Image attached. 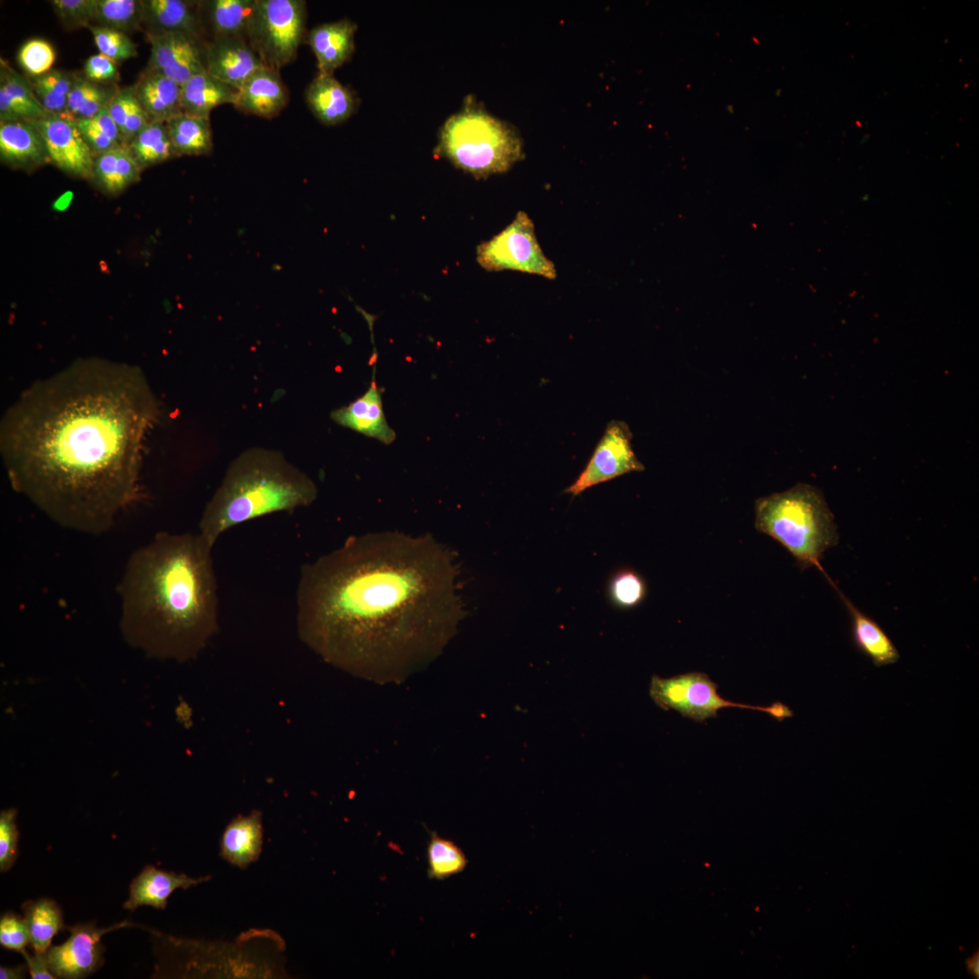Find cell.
Instances as JSON below:
<instances>
[{
  "label": "cell",
  "mask_w": 979,
  "mask_h": 979,
  "mask_svg": "<svg viewBox=\"0 0 979 979\" xmlns=\"http://www.w3.org/2000/svg\"><path fill=\"white\" fill-rule=\"evenodd\" d=\"M17 61L30 76H38L51 70L55 52L47 41L30 39L20 47Z\"/></svg>",
  "instance_id": "cell-40"
},
{
  "label": "cell",
  "mask_w": 979,
  "mask_h": 979,
  "mask_svg": "<svg viewBox=\"0 0 979 979\" xmlns=\"http://www.w3.org/2000/svg\"><path fill=\"white\" fill-rule=\"evenodd\" d=\"M331 418L343 427L374 438L384 444H391L396 438L395 431L387 423L381 392L374 382L362 396L348 405L333 411Z\"/></svg>",
  "instance_id": "cell-17"
},
{
  "label": "cell",
  "mask_w": 979,
  "mask_h": 979,
  "mask_svg": "<svg viewBox=\"0 0 979 979\" xmlns=\"http://www.w3.org/2000/svg\"><path fill=\"white\" fill-rule=\"evenodd\" d=\"M315 483L277 451L251 448L228 465L199 522L212 546L227 530L279 511H293L317 498Z\"/></svg>",
  "instance_id": "cell-4"
},
{
  "label": "cell",
  "mask_w": 979,
  "mask_h": 979,
  "mask_svg": "<svg viewBox=\"0 0 979 979\" xmlns=\"http://www.w3.org/2000/svg\"><path fill=\"white\" fill-rule=\"evenodd\" d=\"M160 414L131 366L81 362L39 380L1 421L10 484L59 526L105 533L140 494L144 444Z\"/></svg>",
  "instance_id": "cell-1"
},
{
  "label": "cell",
  "mask_w": 979,
  "mask_h": 979,
  "mask_svg": "<svg viewBox=\"0 0 979 979\" xmlns=\"http://www.w3.org/2000/svg\"><path fill=\"white\" fill-rule=\"evenodd\" d=\"M108 111L121 132L125 147L150 121L138 102L132 87L120 88L109 103Z\"/></svg>",
  "instance_id": "cell-34"
},
{
  "label": "cell",
  "mask_w": 979,
  "mask_h": 979,
  "mask_svg": "<svg viewBox=\"0 0 979 979\" xmlns=\"http://www.w3.org/2000/svg\"><path fill=\"white\" fill-rule=\"evenodd\" d=\"M30 942L24 917L7 912L0 919V944L3 947L22 953Z\"/></svg>",
  "instance_id": "cell-43"
},
{
  "label": "cell",
  "mask_w": 979,
  "mask_h": 979,
  "mask_svg": "<svg viewBox=\"0 0 979 979\" xmlns=\"http://www.w3.org/2000/svg\"><path fill=\"white\" fill-rule=\"evenodd\" d=\"M128 920L110 927H98L94 923L66 926L68 939L59 945L50 946L47 961L55 978L80 979L96 972L103 963L105 947L102 936L111 931L132 926Z\"/></svg>",
  "instance_id": "cell-11"
},
{
  "label": "cell",
  "mask_w": 979,
  "mask_h": 979,
  "mask_svg": "<svg viewBox=\"0 0 979 979\" xmlns=\"http://www.w3.org/2000/svg\"><path fill=\"white\" fill-rule=\"evenodd\" d=\"M178 157L209 154L213 140L208 117L180 113L165 122Z\"/></svg>",
  "instance_id": "cell-30"
},
{
  "label": "cell",
  "mask_w": 979,
  "mask_h": 979,
  "mask_svg": "<svg viewBox=\"0 0 979 979\" xmlns=\"http://www.w3.org/2000/svg\"><path fill=\"white\" fill-rule=\"evenodd\" d=\"M755 528L780 544L801 569L817 567L823 554L838 543V527L821 491L809 484L760 498L755 502Z\"/></svg>",
  "instance_id": "cell-5"
},
{
  "label": "cell",
  "mask_w": 979,
  "mask_h": 979,
  "mask_svg": "<svg viewBox=\"0 0 979 979\" xmlns=\"http://www.w3.org/2000/svg\"><path fill=\"white\" fill-rule=\"evenodd\" d=\"M146 35L150 44L148 69L180 86L192 76L207 71L204 40L180 33Z\"/></svg>",
  "instance_id": "cell-13"
},
{
  "label": "cell",
  "mask_w": 979,
  "mask_h": 979,
  "mask_svg": "<svg viewBox=\"0 0 979 979\" xmlns=\"http://www.w3.org/2000/svg\"><path fill=\"white\" fill-rule=\"evenodd\" d=\"M92 25L123 33L137 30L142 25V1L95 0Z\"/></svg>",
  "instance_id": "cell-35"
},
{
  "label": "cell",
  "mask_w": 979,
  "mask_h": 979,
  "mask_svg": "<svg viewBox=\"0 0 979 979\" xmlns=\"http://www.w3.org/2000/svg\"><path fill=\"white\" fill-rule=\"evenodd\" d=\"M119 90L116 83L96 82L76 73L62 117L74 122L91 118L107 108Z\"/></svg>",
  "instance_id": "cell-31"
},
{
  "label": "cell",
  "mask_w": 979,
  "mask_h": 979,
  "mask_svg": "<svg viewBox=\"0 0 979 979\" xmlns=\"http://www.w3.org/2000/svg\"><path fill=\"white\" fill-rule=\"evenodd\" d=\"M288 100V90L279 71L266 66L237 90L233 106L246 114L272 119L287 105Z\"/></svg>",
  "instance_id": "cell-16"
},
{
  "label": "cell",
  "mask_w": 979,
  "mask_h": 979,
  "mask_svg": "<svg viewBox=\"0 0 979 979\" xmlns=\"http://www.w3.org/2000/svg\"><path fill=\"white\" fill-rule=\"evenodd\" d=\"M25 959L28 972L32 979H53L54 975L51 973L46 953L34 952L33 955L24 950L22 953Z\"/></svg>",
  "instance_id": "cell-45"
},
{
  "label": "cell",
  "mask_w": 979,
  "mask_h": 979,
  "mask_svg": "<svg viewBox=\"0 0 979 979\" xmlns=\"http://www.w3.org/2000/svg\"><path fill=\"white\" fill-rule=\"evenodd\" d=\"M132 89L150 121L166 122L182 113L181 86L158 72L146 68Z\"/></svg>",
  "instance_id": "cell-25"
},
{
  "label": "cell",
  "mask_w": 979,
  "mask_h": 979,
  "mask_svg": "<svg viewBox=\"0 0 979 979\" xmlns=\"http://www.w3.org/2000/svg\"><path fill=\"white\" fill-rule=\"evenodd\" d=\"M436 151L476 179L505 172L523 155L514 129L470 102L443 124Z\"/></svg>",
  "instance_id": "cell-6"
},
{
  "label": "cell",
  "mask_w": 979,
  "mask_h": 979,
  "mask_svg": "<svg viewBox=\"0 0 979 979\" xmlns=\"http://www.w3.org/2000/svg\"><path fill=\"white\" fill-rule=\"evenodd\" d=\"M16 809H8L0 814V871H8L18 857L19 831L15 823Z\"/></svg>",
  "instance_id": "cell-42"
},
{
  "label": "cell",
  "mask_w": 979,
  "mask_h": 979,
  "mask_svg": "<svg viewBox=\"0 0 979 979\" xmlns=\"http://www.w3.org/2000/svg\"><path fill=\"white\" fill-rule=\"evenodd\" d=\"M27 968L25 964H19L14 967L1 966L0 967V978L1 979H22L25 977V971Z\"/></svg>",
  "instance_id": "cell-46"
},
{
  "label": "cell",
  "mask_w": 979,
  "mask_h": 979,
  "mask_svg": "<svg viewBox=\"0 0 979 979\" xmlns=\"http://www.w3.org/2000/svg\"><path fill=\"white\" fill-rule=\"evenodd\" d=\"M717 688L706 674L692 672L671 678L654 675L649 693L658 707L675 710L682 716L698 722L716 718L719 710L730 707L758 710L779 722L793 716V712L780 702L766 707L731 702L722 697Z\"/></svg>",
  "instance_id": "cell-8"
},
{
  "label": "cell",
  "mask_w": 979,
  "mask_h": 979,
  "mask_svg": "<svg viewBox=\"0 0 979 979\" xmlns=\"http://www.w3.org/2000/svg\"><path fill=\"white\" fill-rule=\"evenodd\" d=\"M477 261L487 271L516 270L555 279L554 263L543 253L531 218L518 212L513 221L477 247Z\"/></svg>",
  "instance_id": "cell-9"
},
{
  "label": "cell",
  "mask_w": 979,
  "mask_h": 979,
  "mask_svg": "<svg viewBox=\"0 0 979 979\" xmlns=\"http://www.w3.org/2000/svg\"><path fill=\"white\" fill-rule=\"evenodd\" d=\"M210 877L193 878L186 874H177L148 865L130 885L129 898L123 907L134 911L141 906L165 909L168 897L178 888L188 889L208 881Z\"/></svg>",
  "instance_id": "cell-21"
},
{
  "label": "cell",
  "mask_w": 979,
  "mask_h": 979,
  "mask_svg": "<svg viewBox=\"0 0 979 979\" xmlns=\"http://www.w3.org/2000/svg\"><path fill=\"white\" fill-rule=\"evenodd\" d=\"M94 157L118 147H125L121 132L108 107L96 115L75 122Z\"/></svg>",
  "instance_id": "cell-36"
},
{
  "label": "cell",
  "mask_w": 979,
  "mask_h": 979,
  "mask_svg": "<svg viewBox=\"0 0 979 979\" xmlns=\"http://www.w3.org/2000/svg\"><path fill=\"white\" fill-rule=\"evenodd\" d=\"M632 437L625 422L611 421L585 469L565 492L577 496L593 486L621 475L643 471L645 466L634 452Z\"/></svg>",
  "instance_id": "cell-10"
},
{
  "label": "cell",
  "mask_w": 979,
  "mask_h": 979,
  "mask_svg": "<svg viewBox=\"0 0 979 979\" xmlns=\"http://www.w3.org/2000/svg\"><path fill=\"white\" fill-rule=\"evenodd\" d=\"M257 0L199 1L204 40L242 38L247 40Z\"/></svg>",
  "instance_id": "cell-18"
},
{
  "label": "cell",
  "mask_w": 979,
  "mask_h": 979,
  "mask_svg": "<svg viewBox=\"0 0 979 979\" xmlns=\"http://www.w3.org/2000/svg\"><path fill=\"white\" fill-rule=\"evenodd\" d=\"M607 591L609 600L616 607L630 609L644 601L646 585L637 572L623 568L612 576Z\"/></svg>",
  "instance_id": "cell-38"
},
{
  "label": "cell",
  "mask_w": 979,
  "mask_h": 979,
  "mask_svg": "<svg viewBox=\"0 0 979 979\" xmlns=\"http://www.w3.org/2000/svg\"><path fill=\"white\" fill-rule=\"evenodd\" d=\"M237 92V89L206 71L192 76L181 85V111L189 115L209 118L214 108L226 103L233 105Z\"/></svg>",
  "instance_id": "cell-27"
},
{
  "label": "cell",
  "mask_w": 979,
  "mask_h": 979,
  "mask_svg": "<svg viewBox=\"0 0 979 979\" xmlns=\"http://www.w3.org/2000/svg\"><path fill=\"white\" fill-rule=\"evenodd\" d=\"M208 73L238 90L256 72L266 67L247 39L220 38L205 42Z\"/></svg>",
  "instance_id": "cell-14"
},
{
  "label": "cell",
  "mask_w": 979,
  "mask_h": 979,
  "mask_svg": "<svg viewBox=\"0 0 979 979\" xmlns=\"http://www.w3.org/2000/svg\"><path fill=\"white\" fill-rule=\"evenodd\" d=\"M1 161L15 169L31 170L51 163L45 141L32 121H0Z\"/></svg>",
  "instance_id": "cell-15"
},
{
  "label": "cell",
  "mask_w": 979,
  "mask_h": 979,
  "mask_svg": "<svg viewBox=\"0 0 979 979\" xmlns=\"http://www.w3.org/2000/svg\"><path fill=\"white\" fill-rule=\"evenodd\" d=\"M429 874L438 879L461 872L467 863L465 855L452 841L432 834L427 849Z\"/></svg>",
  "instance_id": "cell-37"
},
{
  "label": "cell",
  "mask_w": 979,
  "mask_h": 979,
  "mask_svg": "<svg viewBox=\"0 0 979 979\" xmlns=\"http://www.w3.org/2000/svg\"><path fill=\"white\" fill-rule=\"evenodd\" d=\"M455 553L430 534L371 532L301 566L300 640L325 662L400 683L447 646L465 616Z\"/></svg>",
  "instance_id": "cell-2"
},
{
  "label": "cell",
  "mask_w": 979,
  "mask_h": 979,
  "mask_svg": "<svg viewBox=\"0 0 979 979\" xmlns=\"http://www.w3.org/2000/svg\"><path fill=\"white\" fill-rule=\"evenodd\" d=\"M94 43L102 54L114 62H120L137 56L136 44L123 32L90 25Z\"/></svg>",
  "instance_id": "cell-39"
},
{
  "label": "cell",
  "mask_w": 979,
  "mask_h": 979,
  "mask_svg": "<svg viewBox=\"0 0 979 979\" xmlns=\"http://www.w3.org/2000/svg\"><path fill=\"white\" fill-rule=\"evenodd\" d=\"M305 24V1L257 0L247 41L266 66L279 71L296 60Z\"/></svg>",
  "instance_id": "cell-7"
},
{
  "label": "cell",
  "mask_w": 979,
  "mask_h": 979,
  "mask_svg": "<svg viewBox=\"0 0 979 979\" xmlns=\"http://www.w3.org/2000/svg\"><path fill=\"white\" fill-rule=\"evenodd\" d=\"M75 77L74 73L51 69L44 74L30 76L28 79L45 111L62 116L65 112L67 98Z\"/></svg>",
  "instance_id": "cell-33"
},
{
  "label": "cell",
  "mask_w": 979,
  "mask_h": 979,
  "mask_svg": "<svg viewBox=\"0 0 979 979\" xmlns=\"http://www.w3.org/2000/svg\"><path fill=\"white\" fill-rule=\"evenodd\" d=\"M48 112L34 94L29 79L6 61L0 62V121H34Z\"/></svg>",
  "instance_id": "cell-26"
},
{
  "label": "cell",
  "mask_w": 979,
  "mask_h": 979,
  "mask_svg": "<svg viewBox=\"0 0 979 979\" xmlns=\"http://www.w3.org/2000/svg\"><path fill=\"white\" fill-rule=\"evenodd\" d=\"M213 547L198 533L160 531L127 559L117 586L126 642L186 662L218 631Z\"/></svg>",
  "instance_id": "cell-3"
},
{
  "label": "cell",
  "mask_w": 979,
  "mask_h": 979,
  "mask_svg": "<svg viewBox=\"0 0 979 979\" xmlns=\"http://www.w3.org/2000/svg\"><path fill=\"white\" fill-rule=\"evenodd\" d=\"M22 910L34 952L47 953L53 936L66 929L60 906L54 900L42 897L24 902Z\"/></svg>",
  "instance_id": "cell-29"
},
{
  "label": "cell",
  "mask_w": 979,
  "mask_h": 979,
  "mask_svg": "<svg viewBox=\"0 0 979 979\" xmlns=\"http://www.w3.org/2000/svg\"><path fill=\"white\" fill-rule=\"evenodd\" d=\"M83 75L96 82L115 83L119 78L116 62L104 54L90 56L83 66Z\"/></svg>",
  "instance_id": "cell-44"
},
{
  "label": "cell",
  "mask_w": 979,
  "mask_h": 979,
  "mask_svg": "<svg viewBox=\"0 0 979 979\" xmlns=\"http://www.w3.org/2000/svg\"><path fill=\"white\" fill-rule=\"evenodd\" d=\"M50 3L68 29L89 27L93 23L95 0H53Z\"/></svg>",
  "instance_id": "cell-41"
},
{
  "label": "cell",
  "mask_w": 979,
  "mask_h": 979,
  "mask_svg": "<svg viewBox=\"0 0 979 979\" xmlns=\"http://www.w3.org/2000/svg\"><path fill=\"white\" fill-rule=\"evenodd\" d=\"M851 618V635L855 646L868 657L873 664L881 667L897 663L900 654L882 627L860 611L833 583Z\"/></svg>",
  "instance_id": "cell-24"
},
{
  "label": "cell",
  "mask_w": 979,
  "mask_h": 979,
  "mask_svg": "<svg viewBox=\"0 0 979 979\" xmlns=\"http://www.w3.org/2000/svg\"><path fill=\"white\" fill-rule=\"evenodd\" d=\"M142 170L178 157L165 122L150 121L127 146Z\"/></svg>",
  "instance_id": "cell-32"
},
{
  "label": "cell",
  "mask_w": 979,
  "mask_h": 979,
  "mask_svg": "<svg viewBox=\"0 0 979 979\" xmlns=\"http://www.w3.org/2000/svg\"><path fill=\"white\" fill-rule=\"evenodd\" d=\"M966 964H967L968 970L971 973H973L974 975L978 976V974H979L978 955L977 954L974 955L971 958H969L967 960Z\"/></svg>",
  "instance_id": "cell-47"
},
{
  "label": "cell",
  "mask_w": 979,
  "mask_h": 979,
  "mask_svg": "<svg viewBox=\"0 0 979 979\" xmlns=\"http://www.w3.org/2000/svg\"><path fill=\"white\" fill-rule=\"evenodd\" d=\"M262 845V814L254 809L228 824L220 840V856L230 864L246 868L258 859Z\"/></svg>",
  "instance_id": "cell-23"
},
{
  "label": "cell",
  "mask_w": 979,
  "mask_h": 979,
  "mask_svg": "<svg viewBox=\"0 0 979 979\" xmlns=\"http://www.w3.org/2000/svg\"><path fill=\"white\" fill-rule=\"evenodd\" d=\"M305 95L311 111L326 125L346 121L358 106L354 92L333 75L318 73L308 84Z\"/></svg>",
  "instance_id": "cell-22"
},
{
  "label": "cell",
  "mask_w": 979,
  "mask_h": 979,
  "mask_svg": "<svg viewBox=\"0 0 979 979\" xmlns=\"http://www.w3.org/2000/svg\"><path fill=\"white\" fill-rule=\"evenodd\" d=\"M141 170L127 147H118L94 157L92 176L106 193L118 194L141 179Z\"/></svg>",
  "instance_id": "cell-28"
},
{
  "label": "cell",
  "mask_w": 979,
  "mask_h": 979,
  "mask_svg": "<svg viewBox=\"0 0 979 979\" xmlns=\"http://www.w3.org/2000/svg\"><path fill=\"white\" fill-rule=\"evenodd\" d=\"M142 25L146 34L180 33L204 40L199 1L142 0Z\"/></svg>",
  "instance_id": "cell-20"
},
{
  "label": "cell",
  "mask_w": 979,
  "mask_h": 979,
  "mask_svg": "<svg viewBox=\"0 0 979 979\" xmlns=\"http://www.w3.org/2000/svg\"><path fill=\"white\" fill-rule=\"evenodd\" d=\"M32 121L45 141L51 163L71 176L92 179L94 155L74 121L53 113Z\"/></svg>",
  "instance_id": "cell-12"
},
{
  "label": "cell",
  "mask_w": 979,
  "mask_h": 979,
  "mask_svg": "<svg viewBox=\"0 0 979 979\" xmlns=\"http://www.w3.org/2000/svg\"><path fill=\"white\" fill-rule=\"evenodd\" d=\"M356 24L348 19L315 26L306 34L317 62L318 73L333 75L354 52Z\"/></svg>",
  "instance_id": "cell-19"
}]
</instances>
